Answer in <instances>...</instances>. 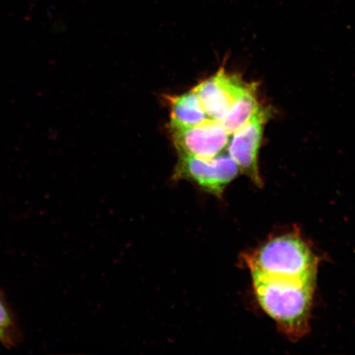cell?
I'll return each mask as SVG.
<instances>
[{
	"instance_id": "1",
	"label": "cell",
	"mask_w": 355,
	"mask_h": 355,
	"mask_svg": "<svg viewBox=\"0 0 355 355\" xmlns=\"http://www.w3.org/2000/svg\"><path fill=\"white\" fill-rule=\"evenodd\" d=\"M251 275L257 300L279 329L291 338L304 336L309 328L315 279Z\"/></svg>"
},
{
	"instance_id": "2",
	"label": "cell",
	"mask_w": 355,
	"mask_h": 355,
	"mask_svg": "<svg viewBox=\"0 0 355 355\" xmlns=\"http://www.w3.org/2000/svg\"><path fill=\"white\" fill-rule=\"evenodd\" d=\"M243 259L250 272L269 277L316 281L318 257L309 244L295 234L270 239Z\"/></svg>"
},
{
	"instance_id": "3",
	"label": "cell",
	"mask_w": 355,
	"mask_h": 355,
	"mask_svg": "<svg viewBox=\"0 0 355 355\" xmlns=\"http://www.w3.org/2000/svg\"><path fill=\"white\" fill-rule=\"evenodd\" d=\"M239 171L238 164L229 153H222L209 159L179 154L173 178L192 181L206 192L221 197Z\"/></svg>"
},
{
	"instance_id": "4",
	"label": "cell",
	"mask_w": 355,
	"mask_h": 355,
	"mask_svg": "<svg viewBox=\"0 0 355 355\" xmlns=\"http://www.w3.org/2000/svg\"><path fill=\"white\" fill-rule=\"evenodd\" d=\"M270 113L268 108L260 105L250 121L233 133L228 144V153L236 162L239 170L259 186L261 185L259 153Z\"/></svg>"
},
{
	"instance_id": "5",
	"label": "cell",
	"mask_w": 355,
	"mask_h": 355,
	"mask_svg": "<svg viewBox=\"0 0 355 355\" xmlns=\"http://www.w3.org/2000/svg\"><path fill=\"white\" fill-rule=\"evenodd\" d=\"M171 133L178 154L202 159L223 153L232 136L219 121L211 119L192 127H171Z\"/></svg>"
},
{
	"instance_id": "6",
	"label": "cell",
	"mask_w": 355,
	"mask_h": 355,
	"mask_svg": "<svg viewBox=\"0 0 355 355\" xmlns=\"http://www.w3.org/2000/svg\"><path fill=\"white\" fill-rule=\"evenodd\" d=\"M247 85L248 83L238 75L230 74L222 68L211 78L203 80L193 90L207 118L220 121Z\"/></svg>"
},
{
	"instance_id": "7",
	"label": "cell",
	"mask_w": 355,
	"mask_h": 355,
	"mask_svg": "<svg viewBox=\"0 0 355 355\" xmlns=\"http://www.w3.org/2000/svg\"><path fill=\"white\" fill-rule=\"evenodd\" d=\"M171 108L170 127L187 128L209 119L193 90L167 98Z\"/></svg>"
},
{
	"instance_id": "8",
	"label": "cell",
	"mask_w": 355,
	"mask_h": 355,
	"mask_svg": "<svg viewBox=\"0 0 355 355\" xmlns=\"http://www.w3.org/2000/svg\"><path fill=\"white\" fill-rule=\"evenodd\" d=\"M255 83H248L247 87L234 102L225 117L219 121L230 135L236 132L252 118L260 107L257 96Z\"/></svg>"
},
{
	"instance_id": "9",
	"label": "cell",
	"mask_w": 355,
	"mask_h": 355,
	"mask_svg": "<svg viewBox=\"0 0 355 355\" xmlns=\"http://www.w3.org/2000/svg\"><path fill=\"white\" fill-rule=\"evenodd\" d=\"M21 337L19 322L6 295L0 291V343L11 349L19 344Z\"/></svg>"
}]
</instances>
